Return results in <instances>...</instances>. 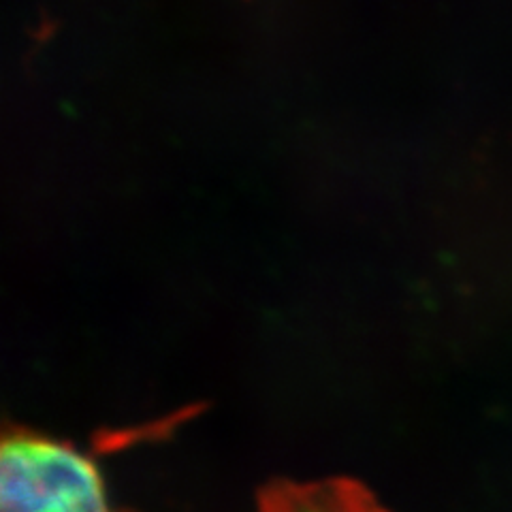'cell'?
Instances as JSON below:
<instances>
[{
  "mask_svg": "<svg viewBox=\"0 0 512 512\" xmlns=\"http://www.w3.org/2000/svg\"><path fill=\"white\" fill-rule=\"evenodd\" d=\"M0 512H128L99 461L82 448L32 431L0 436Z\"/></svg>",
  "mask_w": 512,
  "mask_h": 512,
  "instance_id": "cell-1",
  "label": "cell"
},
{
  "mask_svg": "<svg viewBox=\"0 0 512 512\" xmlns=\"http://www.w3.org/2000/svg\"><path fill=\"white\" fill-rule=\"evenodd\" d=\"M256 512H387L374 495L346 480L276 485L259 498Z\"/></svg>",
  "mask_w": 512,
  "mask_h": 512,
  "instance_id": "cell-2",
  "label": "cell"
}]
</instances>
